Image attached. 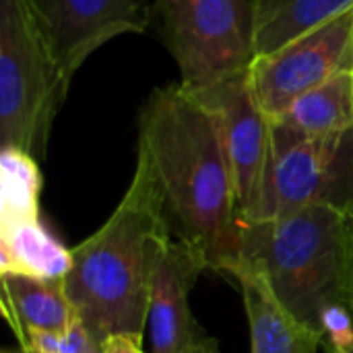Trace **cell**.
<instances>
[{"instance_id": "cell-8", "label": "cell", "mask_w": 353, "mask_h": 353, "mask_svg": "<svg viewBox=\"0 0 353 353\" xmlns=\"http://www.w3.org/2000/svg\"><path fill=\"white\" fill-rule=\"evenodd\" d=\"M215 116L232 170L242 223L261 217L271 151V120L259 105L248 70L215 87L192 91Z\"/></svg>"}, {"instance_id": "cell-15", "label": "cell", "mask_w": 353, "mask_h": 353, "mask_svg": "<svg viewBox=\"0 0 353 353\" xmlns=\"http://www.w3.org/2000/svg\"><path fill=\"white\" fill-rule=\"evenodd\" d=\"M353 0H259L256 56L352 8Z\"/></svg>"}, {"instance_id": "cell-5", "label": "cell", "mask_w": 353, "mask_h": 353, "mask_svg": "<svg viewBox=\"0 0 353 353\" xmlns=\"http://www.w3.org/2000/svg\"><path fill=\"white\" fill-rule=\"evenodd\" d=\"M256 0H155L149 23L188 91L246 72L256 58Z\"/></svg>"}, {"instance_id": "cell-20", "label": "cell", "mask_w": 353, "mask_h": 353, "mask_svg": "<svg viewBox=\"0 0 353 353\" xmlns=\"http://www.w3.org/2000/svg\"><path fill=\"white\" fill-rule=\"evenodd\" d=\"M347 217H350V221H352V228H353V213L352 215H347Z\"/></svg>"}, {"instance_id": "cell-4", "label": "cell", "mask_w": 353, "mask_h": 353, "mask_svg": "<svg viewBox=\"0 0 353 353\" xmlns=\"http://www.w3.org/2000/svg\"><path fill=\"white\" fill-rule=\"evenodd\" d=\"M70 81L37 0H0V143L46 157Z\"/></svg>"}, {"instance_id": "cell-1", "label": "cell", "mask_w": 353, "mask_h": 353, "mask_svg": "<svg viewBox=\"0 0 353 353\" xmlns=\"http://www.w3.org/2000/svg\"><path fill=\"white\" fill-rule=\"evenodd\" d=\"M157 180L170 232L199 246L209 271L242 261V217L221 132L182 83L155 89L139 116V149Z\"/></svg>"}, {"instance_id": "cell-6", "label": "cell", "mask_w": 353, "mask_h": 353, "mask_svg": "<svg viewBox=\"0 0 353 353\" xmlns=\"http://www.w3.org/2000/svg\"><path fill=\"white\" fill-rule=\"evenodd\" d=\"M308 207L353 213V128L304 134L271 120V151L256 221Z\"/></svg>"}, {"instance_id": "cell-3", "label": "cell", "mask_w": 353, "mask_h": 353, "mask_svg": "<svg viewBox=\"0 0 353 353\" xmlns=\"http://www.w3.org/2000/svg\"><path fill=\"white\" fill-rule=\"evenodd\" d=\"M172 238L149 161L137 153L132 182L110 219L70 250L64 292L97 343L126 335L143 343L157 256Z\"/></svg>"}, {"instance_id": "cell-7", "label": "cell", "mask_w": 353, "mask_h": 353, "mask_svg": "<svg viewBox=\"0 0 353 353\" xmlns=\"http://www.w3.org/2000/svg\"><path fill=\"white\" fill-rule=\"evenodd\" d=\"M345 70H353V6L256 56L248 83L265 116L279 120L296 99Z\"/></svg>"}, {"instance_id": "cell-2", "label": "cell", "mask_w": 353, "mask_h": 353, "mask_svg": "<svg viewBox=\"0 0 353 353\" xmlns=\"http://www.w3.org/2000/svg\"><path fill=\"white\" fill-rule=\"evenodd\" d=\"M259 269L283 308L321 339L323 353L353 347V228L331 207L242 223L240 265Z\"/></svg>"}, {"instance_id": "cell-16", "label": "cell", "mask_w": 353, "mask_h": 353, "mask_svg": "<svg viewBox=\"0 0 353 353\" xmlns=\"http://www.w3.org/2000/svg\"><path fill=\"white\" fill-rule=\"evenodd\" d=\"M23 353H103V345L77 319L66 331H33L19 339Z\"/></svg>"}, {"instance_id": "cell-13", "label": "cell", "mask_w": 353, "mask_h": 353, "mask_svg": "<svg viewBox=\"0 0 353 353\" xmlns=\"http://www.w3.org/2000/svg\"><path fill=\"white\" fill-rule=\"evenodd\" d=\"M232 277L238 279L242 290L252 337V353H283L316 337L294 321L259 269L242 263Z\"/></svg>"}, {"instance_id": "cell-10", "label": "cell", "mask_w": 353, "mask_h": 353, "mask_svg": "<svg viewBox=\"0 0 353 353\" xmlns=\"http://www.w3.org/2000/svg\"><path fill=\"white\" fill-rule=\"evenodd\" d=\"M68 79L93 52L124 33H145L141 0H37Z\"/></svg>"}, {"instance_id": "cell-9", "label": "cell", "mask_w": 353, "mask_h": 353, "mask_svg": "<svg viewBox=\"0 0 353 353\" xmlns=\"http://www.w3.org/2000/svg\"><path fill=\"white\" fill-rule=\"evenodd\" d=\"M203 271H209V263L199 246L174 236L163 244L149 288V353H184L192 343L201 327L192 319L188 298Z\"/></svg>"}, {"instance_id": "cell-12", "label": "cell", "mask_w": 353, "mask_h": 353, "mask_svg": "<svg viewBox=\"0 0 353 353\" xmlns=\"http://www.w3.org/2000/svg\"><path fill=\"white\" fill-rule=\"evenodd\" d=\"M2 312L17 339L33 331H66L79 316L66 298L62 279L0 273Z\"/></svg>"}, {"instance_id": "cell-18", "label": "cell", "mask_w": 353, "mask_h": 353, "mask_svg": "<svg viewBox=\"0 0 353 353\" xmlns=\"http://www.w3.org/2000/svg\"><path fill=\"white\" fill-rule=\"evenodd\" d=\"M184 353H219V350H217V341H215L213 337H209V335L203 331V327H201V329L196 331L192 343L188 345V350Z\"/></svg>"}, {"instance_id": "cell-22", "label": "cell", "mask_w": 353, "mask_h": 353, "mask_svg": "<svg viewBox=\"0 0 353 353\" xmlns=\"http://www.w3.org/2000/svg\"><path fill=\"white\" fill-rule=\"evenodd\" d=\"M256 2H259V0H256Z\"/></svg>"}, {"instance_id": "cell-21", "label": "cell", "mask_w": 353, "mask_h": 353, "mask_svg": "<svg viewBox=\"0 0 353 353\" xmlns=\"http://www.w3.org/2000/svg\"><path fill=\"white\" fill-rule=\"evenodd\" d=\"M347 353H353V347H352V350H350V352H347Z\"/></svg>"}, {"instance_id": "cell-17", "label": "cell", "mask_w": 353, "mask_h": 353, "mask_svg": "<svg viewBox=\"0 0 353 353\" xmlns=\"http://www.w3.org/2000/svg\"><path fill=\"white\" fill-rule=\"evenodd\" d=\"M103 353H145L143 343L126 335H114L103 343Z\"/></svg>"}, {"instance_id": "cell-19", "label": "cell", "mask_w": 353, "mask_h": 353, "mask_svg": "<svg viewBox=\"0 0 353 353\" xmlns=\"http://www.w3.org/2000/svg\"><path fill=\"white\" fill-rule=\"evenodd\" d=\"M283 353H323V345L316 337H312V339H308V341H304V343H300V345Z\"/></svg>"}, {"instance_id": "cell-11", "label": "cell", "mask_w": 353, "mask_h": 353, "mask_svg": "<svg viewBox=\"0 0 353 353\" xmlns=\"http://www.w3.org/2000/svg\"><path fill=\"white\" fill-rule=\"evenodd\" d=\"M0 205V273L62 279L70 269L72 254L39 219V186L8 184L2 188Z\"/></svg>"}, {"instance_id": "cell-14", "label": "cell", "mask_w": 353, "mask_h": 353, "mask_svg": "<svg viewBox=\"0 0 353 353\" xmlns=\"http://www.w3.org/2000/svg\"><path fill=\"white\" fill-rule=\"evenodd\" d=\"M279 122L304 134H337L353 128V70H345L296 99Z\"/></svg>"}]
</instances>
